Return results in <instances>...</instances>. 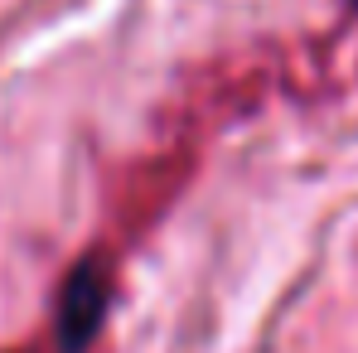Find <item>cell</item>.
<instances>
[{"label": "cell", "instance_id": "cell-1", "mask_svg": "<svg viewBox=\"0 0 358 353\" xmlns=\"http://www.w3.org/2000/svg\"><path fill=\"white\" fill-rule=\"evenodd\" d=\"M102 310H107V271L97 261H78L68 291H63V310H59V329L68 339V349L87 344L102 324Z\"/></svg>", "mask_w": 358, "mask_h": 353}]
</instances>
